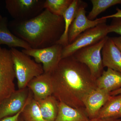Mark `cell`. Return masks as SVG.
Instances as JSON below:
<instances>
[{"label":"cell","mask_w":121,"mask_h":121,"mask_svg":"<svg viewBox=\"0 0 121 121\" xmlns=\"http://www.w3.org/2000/svg\"><path fill=\"white\" fill-rule=\"evenodd\" d=\"M121 108V94L111 96L106 102L96 118H116Z\"/></svg>","instance_id":"d6986e66"},{"label":"cell","mask_w":121,"mask_h":121,"mask_svg":"<svg viewBox=\"0 0 121 121\" xmlns=\"http://www.w3.org/2000/svg\"><path fill=\"white\" fill-rule=\"evenodd\" d=\"M117 12L113 14L105 16L102 17V18L103 19H108V18H113L114 17H121V9L118 8L116 9Z\"/></svg>","instance_id":"d4e9b609"},{"label":"cell","mask_w":121,"mask_h":121,"mask_svg":"<svg viewBox=\"0 0 121 121\" xmlns=\"http://www.w3.org/2000/svg\"><path fill=\"white\" fill-rule=\"evenodd\" d=\"M37 104L45 121H55L59 110V101L55 96L51 95L37 101Z\"/></svg>","instance_id":"e0dca14e"},{"label":"cell","mask_w":121,"mask_h":121,"mask_svg":"<svg viewBox=\"0 0 121 121\" xmlns=\"http://www.w3.org/2000/svg\"><path fill=\"white\" fill-rule=\"evenodd\" d=\"M111 96L110 92L98 88L87 96L84 101V105L90 120L97 118L100 110Z\"/></svg>","instance_id":"8fae6325"},{"label":"cell","mask_w":121,"mask_h":121,"mask_svg":"<svg viewBox=\"0 0 121 121\" xmlns=\"http://www.w3.org/2000/svg\"><path fill=\"white\" fill-rule=\"evenodd\" d=\"M89 121H121V118H95L90 119Z\"/></svg>","instance_id":"484cf974"},{"label":"cell","mask_w":121,"mask_h":121,"mask_svg":"<svg viewBox=\"0 0 121 121\" xmlns=\"http://www.w3.org/2000/svg\"><path fill=\"white\" fill-rule=\"evenodd\" d=\"M73 0H45L44 9L54 15L63 17Z\"/></svg>","instance_id":"7402d4cb"},{"label":"cell","mask_w":121,"mask_h":121,"mask_svg":"<svg viewBox=\"0 0 121 121\" xmlns=\"http://www.w3.org/2000/svg\"><path fill=\"white\" fill-rule=\"evenodd\" d=\"M11 32L34 49L48 47L56 44L64 31L63 17L54 15L44 9L39 15L25 21L9 22Z\"/></svg>","instance_id":"7a4b0ae2"},{"label":"cell","mask_w":121,"mask_h":121,"mask_svg":"<svg viewBox=\"0 0 121 121\" xmlns=\"http://www.w3.org/2000/svg\"><path fill=\"white\" fill-rule=\"evenodd\" d=\"M82 1L80 0H73L70 7L65 12L63 16L65 25L64 32L56 44L62 45L64 47L69 44L68 31L70 26L75 19L79 8Z\"/></svg>","instance_id":"ac0fdd59"},{"label":"cell","mask_w":121,"mask_h":121,"mask_svg":"<svg viewBox=\"0 0 121 121\" xmlns=\"http://www.w3.org/2000/svg\"><path fill=\"white\" fill-rule=\"evenodd\" d=\"M109 33L114 32L121 35V18L114 17L110 25H108Z\"/></svg>","instance_id":"603a6c76"},{"label":"cell","mask_w":121,"mask_h":121,"mask_svg":"<svg viewBox=\"0 0 121 121\" xmlns=\"http://www.w3.org/2000/svg\"><path fill=\"white\" fill-rule=\"evenodd\" d=\"M84 108H75L59 102L58 115L55 121H89Z\"/></svg>","instance_id":"2e32d148"},{"label":"cell","mask_w":121,"mask_h":121,"mask_svg":"<svg viewBox=\"0 0 121 121\" xmlns=\"http://www.w3.org/2000/svg\"><path fill=\"white\" fill-rule=\"evenodd\" d=\"M93 8L87 17L93 20L100 13L111 7L117 4H121V0H91Z\"/></svg>","instance_id":"44dd1931"},{"label":"cell","mask_w":121,"mask_h":121,"mask_svg":"<svg viewBox=\"0 0 121 121\" xmlns=\"http://www.w3.org/2000/svg\"><path fill=\"white\" fill-rule=\"evenodd\" d=\"M2 17H2L1 15L0 14V21L2 19Z\"/></svg>","instance_id":"4dcf8cb0"},{"label":"cell","mask_w":121,"mask_h":121,"mask_svg":"<svg viewBox=\"0 0 121 121\" xmlns=\"http://www.w3.org/2000/svg\"><path fill=\"white\" fill-rule=\"evenodd\" d=\"M21 115L25 121H45L42 117L37 101L33 98L31 91Z\"/></svg>","instance_id":"ffe728a7"},{"label":"cell","mask_w":121,"mask_h":121,"mask_svg":"<svg viewBox=\"0 0 121 121\" xmlns=\"http://www.w3.org/2000/svg\"><path fill=\"white\" fill-rule=\"evenodd\" d=\"M63 47L60 44H55L48 47L40 49H23L22 52L33 57L36 62L41 64L44 73H51L56 68L62 59Z\"/></svg>","instance_id":"ba28073f"},{"label":"cell","mask_w":121,"mask_h":121,"mask_svg":"<svg viewBox=\"0 0 121 121\" xmlns=\"http://www.w3.org/2000/svg\"><path fill=\"white\" fill-rule=\"evenodd\" d=\"M31 93L27 87L18 89L1 101L0 102V121L21 111L27 103Z\"/></svg>","instance_id":"9c48e42d"},{"label":"cell","mask_w":121,"mask_h":121,"mask_svg":"<svg viewBox=\"0 0 121 121\" xmlns=\"http://www.w3.org/2000/svg\"><path fill=\"white\" fill-rule=\"evenodd\" d=\"M8 24V18L3 17L0 21V45H6L11 48H20L27 50L31 48L27 43L11 32Z\"/></svg>","instance_id":"5bb4252c"},{"label":"cell","mask_w":121,"mask_h":121,"mask_svg":"<svg viewBox=\"0 0 121 121\" xmlns=\"http://www.w3.org/2000/svg\"><path fill=\"white\" fill-rule=\"evenodd\" d=\"M112 38L115 45L121 51V36L112 37Z\"/></svg>","instance_id":"4316f807"},{"label":"cell","mask_w":121,"mask_h":121,"mask_svg":"<svg viewBox=\"0 0 121 121\" xmlns=\"http://www.w3.org/2000/svg\"><path fill=\"white\" fill-rule=\"evenodd\" d=\"M27 87L36 101L52 95L53 88L51 73H44L31 80Z\"/></svg>","instance_id":"7c38bea8"},{"label":"cell","mask_w":121,"mask_h":121,"mask_svg":"<svg viewBox=\"0 0 121 121\" xmlns=\"http://www.w3.org/2000/svg\"><path fill=\"white\" fill-rule=\"evenodd\" d=\"M10 50L18 89H25L33 79L44 73L43 66L16 48H13Z\"/></svg>","instance_id":"3957f363"},{"label":"cell","mask_w":121,"mask_h":121,"mask_svg":"<svg viewBox=\"0 0 121 121\" xmlns=\"http://www.w3.org/2000/svg\"><path fill=\"white\" fill-rule=\"evenodd\" d=\"M120 94H121V88L117 90L114 91L110 93V95L111 96L117 95Z\"/></svg>","instance_id":"83f0119b"},{"label":"cell","mask_w":121,"mask_h":121,"mask_svg":"<svg viewBox=\"0 0 121 121\" xmlns=\"http://www.w3.org/2000/svg\"><path fill=\"white\" fill-rule=\"evenodd\" d=\"M108 33V25L106 23L86 30L73 43L63 47L62 59L71 56L78 50L98 43L107 37Z\"/></svg>","instance_id":"52a82bcc"},{"label":"cell","mask_w":121,"mask_h":121,"mask_svg":"<svg viewBox=\"0 0 121 121\" xmlns=\"http://www.w3.org/2000/svg\"><path fill=\"white\" fill-rule=\"evenodd\" d=\"M18 121H25L23 119V118H22V117H21V115H20V116L19 118V120H18Z\"/></svg>","instance_id":"f546056e"},{"label":"cell","mask_w":121,"mask_h":121,"mask_svg":"<svg viewBox=\"0 0 121 121\" xmlns=\"http://www.w3.org/2000/svg\"><path fill=\"white\" fill-rule=\"evenodd\" d=\"M97 88L111 93L121 88V73L110 68L103 71L96 80Z\"/></svg>","instance_id":"9a60e30c"},{"label":"cell","mask_w":121,"mask_h":121,"mask_svg":"<svg viewBox=\"0 0 121 121\" xmlns=\"http://www.w3.org/2000/svg\"><path fill=\"white\" fill-rule=\"evenodd\" d=\"M104 67L121 73V51L115 45L112 37H108L101 52Z\"/></svg>","instance_id":"4fadbf2b"},{"label":"cell","mask_w":121,"mask_h":121,"mask_svg":"<svg viewBox=\"0 0 121 121\" xmlns=\"http://www.w3.org/2000/svg\"><path fill=\"white\" fill-rule=\"evenodd\" d=\"M116 118H121V110H120V112H119V113H118V114Z\"/></svg>","instance_id":"f1b7e54d"},{"label":"cell","mask_w":121,"mask_h":121,"mask_svg":"<svg viewBox=\"0 0 121 121\" xmlns=\"http://www.w3.org/2000/svg\"><path fill=\"white\" fill-rule=\"evenodd\" d=\"M108 37L107 36L94 44L78 50L72 55L76 60L87 67L91 76L95 80L104 70L101 52Z\"/></svg>","instance_id":"277c9868"},{"label":"cell","mask_w":121,"mask_h":121,"mask_svg":"<svg viewBox=\"0 0 121 121\" xmlns=\"http://www.w3.org/2000/svg\"><path fill=\"white\" fill-rule=\"evenodd\" d=\"M23 109L17 114L13 115V116H11V117H6L3 118L0 121H18L20 116L22 113Z\"/></svg>","instance_id":"cb8c5ba5"},{"label":"cell","mask_w":121,"mask_h":121,"mask_svg":"<svg viewBox=\"0 0 121 121\" xmlns=\"http://www.w3.org/2000/svg\"><path fill=\"white\" fill-rule=\"evenodd\" d=\"M51 75L52 95L73 108L85 109L84 99L97 88L89 68L73 56L62 59Z\"/></svg>","instance_id":"6da1fadb"},{"label":"cell","mask_w":121,"mask_h":121,"mask_svg":"<svg viewBox=\"0 0 121 121\" xmlns=\"http://www.w3.org/2000/svg\"><path fill=\"white\" fill-rule=\"evenodd\" d=\"M15 78L11 50L0 46V102L16 91Z\"/></svg>","instance_id":"8992f818"},{"label":"cell","mask_w":121,"mask_h":121,"mask_svg":"<svg viewBox=\"0 0 121 121\" xmlns=\"http://www.w3.org/2000/svg\"><path fill=\"white\" fill-rule=\"evenodd\" d=\"M86 4L82 1L79 8L75 19L74 20L68 31L69 44L72 43L81 33L89 29L94 27L99 24L106 23L107 19L101 17L95 20H89L86 15Z\"/></svg>","instance_id":"30bf717a"},{"label":"cell","mask_w":121,"mask_h":121,"mask_svg":"<svg viewBox=\"0 0 121 121\" xmlns=\"http://www.w3.org/2000/svg\"><path fill=\"white\" fill-rule=\"evenodd\" d=\"M45 0H6L5 8L14 20L25 21L39 15L44 9Z\"/></svg>","instance_id":"5b68a950"}]
</instances>
